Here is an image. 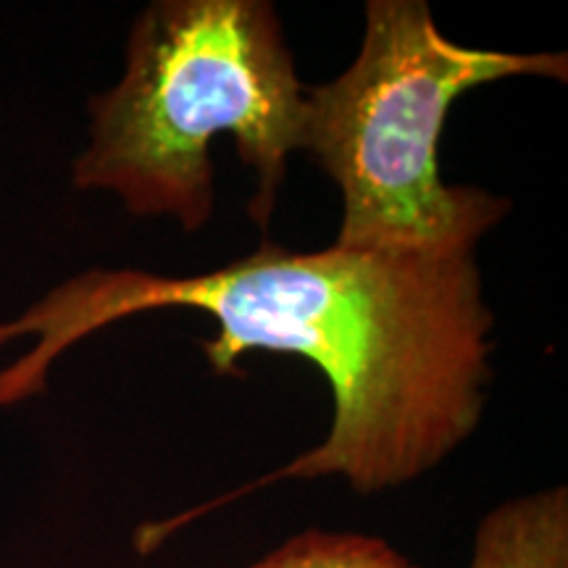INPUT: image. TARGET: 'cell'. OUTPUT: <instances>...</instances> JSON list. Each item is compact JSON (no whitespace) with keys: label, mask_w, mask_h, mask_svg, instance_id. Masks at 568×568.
<instances>
[{"label":"cell","mask_w":568,"mask_h":568,"mask_svg":"<svg viewBox=\"0 0 568 568\" xmlns=\"http://www.w3.org/2000/svg\"><path fill=\"white\" fill-rule=\"evenodd\" d=\"M163 308L209 314L219 332L203 353L232 374L253 351L311 361L332 389L329 435L268 474L182 518L153 524L142 550L226 500L282 479L343 477L355 493L406 485L477 432L493 379V311L471 255L351 251L293 253L261 245L193 276L90 268L0 324V345L34 337L0 372V408L45 393L53 361L92 332Z\"/></svg>","instance_id":"obj_1"},{"label":"cell","mask_w":568,"mask_h":568,"mask_svg":"<svg viewBox=\"0 0 568 568\" xmlns=\"http://www.w3.org/2000/svg\"><path fill=\"white\" fill-rule=\"evenodd\" d=\"M303 119L305 88L272 3L159 0L134 21L122 80L90 101L71 182L195 232L213 213L211 142L230 134L258 176L247 211L266 230Z\"/></svg>","instance_id":"obj_2"},{"label":"cell","mask_w":568,"mask_h":568,"mask_svg":"<svg viewBox=\"0 0 568 568\" xmlns=\"http://www.w3.org/2000/svg\"><path fill=\"white\" fill-rule=\"evenodd\" d=\"M508 77L568 80L566 53L477 51L447 40L424 0H372L361 51L305 90L301 151L343 195L337 243L351 251L471 255L508 197L445 184L439 138L466 90Z\"/></svg>","instance_id":"obj_3"},{"label":"cell","mask_w":568,"mask_h":568,"mask_svg":"<svg viewBox=\"0 0 568 568\" xmlns=\"http://www.w3.org/2000/svg\"><path fill=\"white\" fill-rule=\"evenodd\" d=\"M468 568H568V489L510 497L489 510Z\"/></svg>","instance_id":"obj_4"},{"label":"cell","mask_w":568,"mask_h":568,"mask_svg":"<svg viewBox=\"0 0 568 568\" xmlns=\"http://www.w3.org/2000/svg\"><path fill=\"white\" fill-rule=\"evenodd\" d=\"M247 568H418L379 537L308 529Z\"/></svg>","instance_id":"obj_5"}]
</instances>
